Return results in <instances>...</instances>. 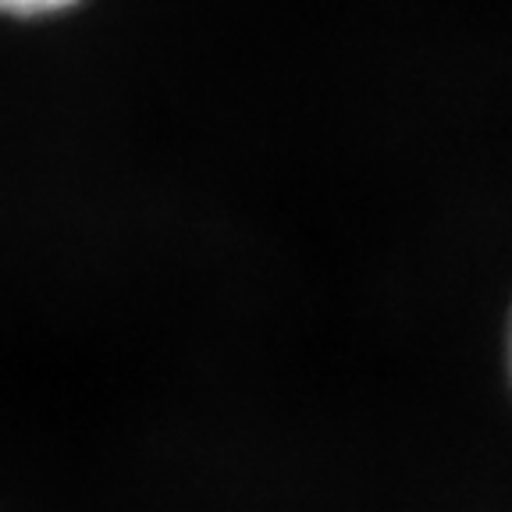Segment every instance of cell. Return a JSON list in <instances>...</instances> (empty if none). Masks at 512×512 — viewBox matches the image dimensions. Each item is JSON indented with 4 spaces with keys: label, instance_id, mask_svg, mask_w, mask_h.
Listing matches in <instances>:
<instances>
[{
    "label": "cell",
    "instance_id": "6da1fadb",
    "mask_svg": "<svg viewBox=\"0 0 512 512\" xmlns=\"http://www.w3.org/2000/svg\"><path fill=\"white\" fill-rule=\"evenodd\" d=\"M86 0H0V18L11 22H47V18L68 15Z\"/></svg>",
    "mask_w": 512,
    "mask_h": 512
}]
</instances>
